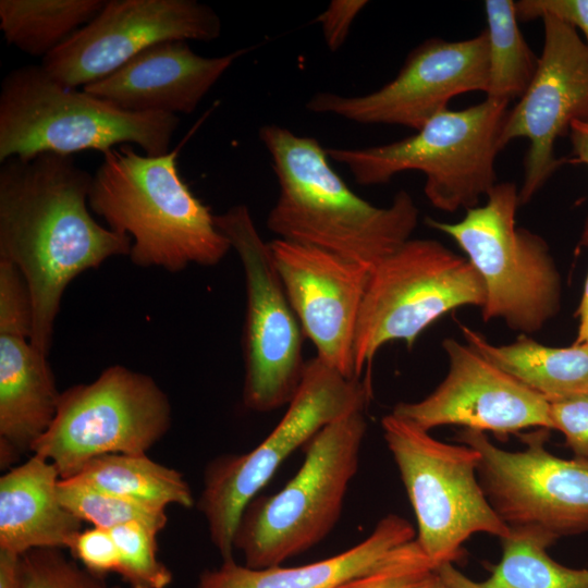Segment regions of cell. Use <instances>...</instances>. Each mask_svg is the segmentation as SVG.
Masks as SVG:
<instances>
[{
  "mask_svg": "<svg viewBox=\"0 0 588 588\" xmlns=\"http://www.w3.org/2000/svg\"><path fill=\"white\" fill-rule=\"evenodd\" d=\"M93 174L72 156L9 158L0 167V259L17 267L33 305L32 345L49 354L63 293L82 272L130 256L132 238L98 223Z\"/></svg>",
  "mask_w": 588,
  "mask_h": 588,
  "instance_id": "1",
  "label": "cell"
},
{
  "mask_svg": "<svg viewBox=\"0 0 588 588\" xmlns=\"http://www.w3.org/2000/svg\"><path fill=\"white\" fill-rule=\"evenodd\" d=\"M279 182L266 224L278 238L335 254L371 270L411 238L419 210L400 191L389 207L356 195L313 137L268 124L259 128Z\"/></svg>",
  "mask_w": 588,
  "mask_h": 588,
  "instance_id": "2",
  "label": "cell"
},
{
  "mask_svg": "<svg viewBox=\"0 0 588 588\" xmlns=\"http://www.w3.org/2000/svg\"><path fill=\"white\" fill-rule=\"evenodd\" d=\"M88 205L110 230L132 238L128 257L142 268L211 267L231 249L215 215L180 175L176 150L148 156L132 145L111 149L93 174Z\"/></svg>",
  "mask_w": 588,
  "mask_h": 588,
  "instance_id": "3",
  "label": "cell"
},
{
  "mask_svg": "<svg viewBox=\"0 0 588 588\" xmlns=\"http://www.w3.org/2000/svg\"><path fill=\"white\" fill-rule=\"evenodd\" d=\"M179 125L177 115L131 112L83 89L68 88L41 64L11 70L0 86V163L45 152L105 155L133 144L145 155L162 156L170 152Z\"/></svg>",
  "mask_w": 588,
  "mask_h": 588,
  "instance_id": "4",
  "label": "cell"
},
{
  "mask_svg": "<svg viewBox=\"0 0 588 588\" xmlns=\"http://www.w3.org/2000/svg\"><path fill=\"white\" fill-rule=\"evenodd\" d=\"M510 101L487 97L462 109L444 110L409 137L360 149L329 148L362 185L389 182L405 171L426 176L424 192L443 211L478 206L497 184L495 158Z\"/></svg>",
  "mask_w": 588,
  "mask_h": 588,
  "instance_id": "5",
  "label": "cell"
},
{
  "mask_svg": "<svg viewBox=\"0 0 588 588\" xmlns=\"http://www.w3.org/2000/svg\"><path fill=\"white\" fill-rule=\"evenodd\" d=\"M366 431L365 411L327 425L306 444L295 476L277 493L249 502L234 536V549L243 553L244 565H281L331 532L357 473Z\"/></svg>",
  "mask_w": 588,
  "mask_h": 588,
  "instance_id": "6",
  "label": "cell"
},
{
  "mask_svg": "<svg viewBox=\"0 0 588 588\" xmlns=\"http://www.w3.org/2000/svg\"><path fill=\"white\" fill-rule=\"evenodd\" d=\"M369 397L367 381L347 378L315 356L306 362L301 383L272 431L249 452L222 455L207 465L197 507L223 561L233 559L244 510L280 465L327 425L365 411Z\"/></svg>",
  "mask_w": 588,
  "mask_h": 588,
  "instance_id": "7",
  "label": "cell"
},
{
  "mask_svg": "<svg viewBox=\"0 0 588 588\" xmlns=\"http://www.w3.org/2000/svg\"><path fill=\"white\" fill-rule=\"evenodd\" d=\"M518 189L495 184L487 203L466 210L457 222L428 218L427 224L466 254L485 286V322L501 319L523 334L541 330L560 310L561 278L547 242L516 226Z\"/></svg>",
  "mask_w": 588,
  "mask_h": 588,
  "instance_id": "8",
  "label": "cell"
},
{
  "mask_svg": "<svg viewBox=\"0 0 588 588\" xmlns=\"http://www.w3.org/2000/svg\"><path fill=\"white\" fill-rule=\"evenodd\" d=\"M381 426L416 515V540L436 567L458 560L474 534L509 536L477 479L475 449L441 442L392 413Z\"/></svg>",
  "mask_w": 588,
  "mask_h": 588,
  "instance_id": "9",
  "label": "cell"
},
{
  "mask_svg": "<svg viewBox=\"0 0 588 588\" xmlns=\"http://www.w3.org/2000/svg\"><path fill=\"white\" fill-rule=\"evenodd\" d=\"M483 304V282L466 257L437 240L409 238L369 272L354 342L356 377L388 342L411 348L443 315Z\"/></svg>",
  "mask_w": 588,
  "mask_h": 588,
  "instance_id": "10",
  "label": "cell"
},
{
  "mask_svg": "<svg viewBox=\"0 0 588 588\" xmlns=\"http://www.w3.org/2000/svg\"><path fill=\"white\" fill-rule=\"evenodd\" d=\"M168 395L148 375L123 365L90 383L61 392L57 413L32 453L51 462L61 479L107 454H145L170 429Z\"/></svg>",
  "mask_w": 588,
  "mask_h": 588,
  "instance_id": "11",
  "label": "cell"
},
{
  "mask_svg": "<svg viewBox=\"0 0 588 588\" xmlns=\"http://www.w3.org/2000/svg\"><path fill=\"white\" fill-rule=\"evenodd\" d=\"M243 266L246 311L243 403L266 413L287 405L303 378L304 333L274 264L270 243L257 231L249 209L235 205L215 215Z\"/></svg>",
  "mask_w": 588,
  "mask_h": 588,
  "instance_id": "12",
  "label": "cell"
},
{
  "mask_svg": "<svg viewBox=\"0 0 588 588\" xmlns=\"http://www.w3.org/2000/svg\"><path fill=\"white\" fill-rule=\"evenodd\" d=\"M548 430L523 434L526 448L516 452L474 429L463 428L456 439L479 453L477 476L500 518L509 527H539L558 540L588 532V461L548 452Z\"/></svg>",
  "mask_w": 588,
  "mask_h": 588,
  "instance_id": "13",
  "label": "cell"
},
{
  "mask_svg": "<svg viewBox=\"0 0 588 588\" xmlns=\"http://www.w3.org/2000/svg\"><path fill=\"white\" fill-rule=\"evenodd\" d=\"M489 87L486 29L458 41L430 38L414 48L397 75L363 96L319 91L306 108L362 124H391L418 131L462 94Z\"/></svg>",
  "mask_w": 588,
  "mask_h": 588,
  "instance_id": "14",
  "label": "cell"
},
{
  "mask_svg": "<svg viewBox=\"0 0 588 588\" xmlns=\"http://www.w3.org/2000/svg\"><path fill=\"white\" fill-rule=\"evenodd\" d=\"M221 29L212 8L196 0H109L88 24L45 57L41 66L63 86L83 88L157 44L212 41Z\"/></svg>",
  "mask_w": 588,
  "mask_h": 588,
  "instance_id": "15",
  "label": "cell"
},
{
  "mask_svg": "<svg viewBox=\"0 0 588 588\" xmlns=\"http://www.w3.org/2000/svg\"><path fill=\"white\" fill-rule=\"evenodd\" d=\"M542 22L544 42L537 71L507 111L499 139L501 149L516 138L529 142L519 206L529 203L558 169V138L573 122H588V47L568 24L549 15Z\"/></svg>",
  "mask_w": 588,
  "mask_h": 588,
  "instance_id": "16",
  "label": "cell"
},
{
  "mask_svg": "<svg viewBox=\"0 0 588 588\" xmlns=\"http://www.w3.org/2000/svg\"><path fill=\"white\" fill-rule=\"evenodd\" d=\"M443 381L425 399L396 404L392 414L429 431L457 425L505 437L523 429H553L549 402L495 366L469 344L446 338Z\"/></svg>",
  "mask_w": 588,
  "mask_h": 588,
  "instance_id": "17",
  "label": "cell"
},
{
  "mask_svg": "<svg viewBox=\"0 0 588 588\" xmlns=\"http://www.w3.org/2000/svg\"><path fill=\"white\" fill-rule=\"evenodd\" d=\"M291 306L317 357L347 378L355 373L354 342L370 270L317 247L270 242Z\"/></svg>",
  "mask_w": 588,
  "mask_h": 588,
  "instance_id": "18",
  "label": "cell"
},
{
  "mask_svg": "<svg viewBox=\"0 0 588 588\" xmlns=\"http://www.w3.org/2000/svg\"><path fill=\"white\" fill-rule=\"evenodd\" d=\"M247 48L224 56L195 53L187 41L170 40L142 51L83 90L131 112L189 114Z\"/></svg>",
  "mask_w": 588,
  "mask_h": 588,
  "instance_id": "19",
  "label": "cell"
},
{
  "mask_svg": "<svg viewBox=\"0 0 588 588\" xmlns=\"http://www.w3.org/2000/svg\"><path fill=\"white\" fill-rule=\"evenodd\" d=\"M56 466L33 454L0 478V549L23 555L38 548L69 549L82 520L58 498Z\"/></svg>",
  "mask_w": 588,
  "mask_h": 588,
  "instance_id": "20",
  "label": "cell"
},
{
  "mask_svg": "<svg viewBox=\"0 0 588 588\" xmlns=\"http://www.w3.org/2000/svg\"><path fill=\"white\" fill-rule=\"evenodd\" d=\"M415 539V530L405 518L389 514L358 544L314 563L282 567L250 568L234 559L199 575L196 588H336L358 576L394 548Z\"/></svg>",
  "mask_w": 588,
  "mask_h": 588,
  "instance_id": "21",
  "label": "cell"
},
{
  "mask_svg": "<svg viewBox=\"0 0 588 588\" xmlns=\"http://www.w3.org/2000/svg\"><path fill=\"white\" fill-rule=\"evenodd\" d=\"M47 357L26 338L0 334V441L20 454L32 451L57 413L61 392Z\"/></svg>",
  "mask_w": 588,
  "mask_h": 588,
  "instance_id": "22",
  "label": "cell"
},
{
  "mask_svg": "<svg viewBox=\"0 0 588 588\" xmlns=\"http://www.w3.org/2000/svg\"><path fill=\"white\" fill-rule=\"evenodd\" d=\"M461 330L467 344L549 403L588 393L586 344L553 347L522 334L515 342L494 345L466 326Z\"/></svg>",
  "mask_w": 588,
  "mask_h": 588,
  "instance_id": "23",
  "label": "cell"
},
{
  "mask_svg": "<svg viewBox=\"0 0 588 588\" xmlns=\"http://www.w3.org/2000/svg\"><path fill=\"white\" fill-rule=\"evenodd\" d=\"M502 558L489 578L475 581L444 563L436 567L453 588H588V569L566 567L547 553L556 539L536 526L510 527Z\"/></svg>",
  "mask_w": 588,
  "mask_h": 588,
  "instance_id": "24",
  "label": "cell"
},
{
  "mask_svg": "<svg viewBox=\"0 0 588 588\" xmlns=\"http://www.w3.org/2000/svg\"><path fill=\"white\" fill-rule=\"evenodd\" d=\"M97 490L150 507L194 505L192 490L183 475L159 464L147 454H107L85 464L73 477Z\"/></svg>",
  "mask_w": 588,
  "mask_h": 588,
  "instance_id": "25",
  "label": "cell"
},
{
  "mask_svg": "<svg viewBox=\"0 0 588 588\" xmlns=\"http://www.w3.org/2000/svg\"><path fill=\"white\" fill-rule=\"evenodd\" d=\"M105 3L106 0H0V29L7 44L44 59L88 24Z\"/></svg>",
  "mask_w": 588,
  "mask_h": 588,
  "instance_id": "26",
  "label": "cell"
},
{
  "mask_svg": "<svg viewBox=\"0 0 588 588\" xmlns=\"http://www.w3.org/2000/svg\"><path fill=\"white\" fill-rule=\"evenodd\" d=\"M485 11L489 47L487 97L511 101L527 90L538 60L524 39L511 0H487Z\"/></svg>",
  "mask_w": 588,
  "mask_h": 588,
  "instance_id": "27",
  "label": "cell"
},
{
  "mask_svg": "<svg viewBox=\"0 0 588 588\" xmlns=\"http://www.w3.org/2000/svg\"><path fill=\"white\" fill-rule=\"evenodd\" d=\"M57 490L61 504L79 520L88 522L94 527L112 529L137 522L160 532L168 523L163 509L107 493L74 479L60 478Z\"/></svg>",
  "mask_w": 588,
  "mask_h": 588,
  "instance_id": "28",
  "label": "cell"
},
{
  "mask_svg": "<svg viewBox=\"0 0 588 588\" xmlns=\"http://www.w3.org/2000/svg\"><path fill=\"white\" fill-rule=\"evenodd\" d=\"M120 555L118 574L131 588H167L172 572L157 555V531L133 522L109 529Z\"/></svg>",
  "mask_w": 588,
  "mask_h": 588,
  "instance_id": "29",
  "label": "cell"
},
{
  "mask_svg": "<svg viewBox=\"0 0 588 588\" xmlns=\"http://www.w3.org/2000/svg\"><path fill=\"white\" fill-rule=\"evenodd\" d=\"M433 569L434 564L415 538L394 548L368 571L336 588H417Z\"/></svg>",
  "mask_w": 588,
  "mask_h": 588,
  "instance_id": "30",
  "label": "cell"
},
{
  "mask_svg": "<svg viewBox=\"0 0 588 588\" xmlns=\"http://www.w3.org/2000/svg\"><path fill=\"white\" fill-rule=\"evenodd\" d=\"M23 588H119L64 556L61 549L38 548L22 555Z\"/></svg>",
  "mask_w": 588,
  "mask_h": 588,
  "instance_id": "31",
  "label": "cell"
},
{
  "mask_svg": "<svg viewBox=\"0 0 588 588\" xmlns=\"http://www.w3.org/2000/svg\"><path fill=\"white\" fill-rule=\"evenodd\" d=\"M33 305L27 283L16 266L0 259V334L29 340Z\"/></svg>",
  "mask_w": 588,
  "mask_h": 588,
  "instance_id": "32",
  "label": "cell"
},
{
  "mask_svg": "<svg viewBox=\"0 0 588 588\" xmlns=\"http://www.w3.org/2000/svg\"><path fill=\"white\" fill-rule=\"evenodd\" d=\"M69 550L87 572L97 577L105 578L110 573L118 574L120 555L109 529L93 526L81 530Z\"/></svg>",
  "mask_w": 588,
  "mask_h": 588,
  "instance_id": "33",
  "label": "cell"
},
{
  "mask_svg": "<svg viewBox=\"0 0 588 588\" xmlns=\"http://www.w3.org/2000/svg\"><path fill=\"white\" fill-rule=\"evenodd\" d=\"M553 429L561 431L576 458L588 461V393L550 402Z\"/></svg>",
  "mask_w": 588,
  "mask_h": 588,
  "instance_id": "34",
  "label": "cell"
},
{
  "mask_svg": "<svg viewBox=\"0 0 588 588\" xmlns=\"http://www.w3.org/2000/svg\"><path fill=\"white\" fill-rule=\"evenodd\" d=\"M518 21L529 22L553 16L585 35L588 47V0H519L515 2Z\"/></svg>",
  "mask_w": 588,
  "mask_h": 588,
  "instance_id": "35",
  "label": "cell"
},
{
  "mask_svg": "<svg viewBox=\"0 0 588 588\" xmlns=\"http://www.w3.org/2000/svg\"><path fill=\"white\" fill-rule=\"evenodd\" d=\"M367 3L366 0H333L318 16L329 50L336 51L342 47L354 20Z\"/></svg>",
  "mask_w": 588,
  "mask_h": 588,
  "instance_id": "36",
  "label": "cell"
},
{
  "mask_svg": "<svg viewBox=\"0 0 588 588\" xmlns=\"http://www.w3.org/2000/svg\"><path fill=\"white\" fill-rule=\"evenodd\" d=\"M0 588H23L22 555L0 549Z\"/></svg>",
  "mask_w": 588,
  "mask_h": 588,
  "instance_id": "37",
  "label": "cell"
},
{
  "mask_svg": "<svg viewBox=\"0 0 588 588\" xmlns=\"http://www.w3.org/2000/svg\"><path fill=\"white\" fill-rule=\"evenodd\" d=\"M573 152L576 161L588 167V122H573L569 128ZM581 243L588 245V221L586 222Z\"/></svg>",
  "mask_w": 588,
  "mask_h": 588,
  "instance_id": "38",
  "label": "cell"
},
{
  "mask_svg": "<svg viewBox=\"0 0 588 588\" xmlns=\"http://www.w3.org/2000/svg\"><path fill=\"white\" fill-rule=\"evenodd\" d=\"M579 324L577 338L574 343L588 345V275L586 279L583 297L578 308Z\"/></svg>",
  "mask_w": 588,
  "mask_h": 588,
  "instance_id": "39",
  "label": "cell"
},
{
  "mask_svg": "<svg viewBox=\"0 0 588 588\" xmlns=\"http://www.w3.org/2000/svg\"><path fill=\"white\" fill-rule=\"evenodd\" d=\"M417 588H453L448 585L442 577L433 569Z\"/></svg>",
  "mask_w": 588,
  "mask_h": 588,
  "instance_id": "40",
  "label": "cell"
}]
</instances>
